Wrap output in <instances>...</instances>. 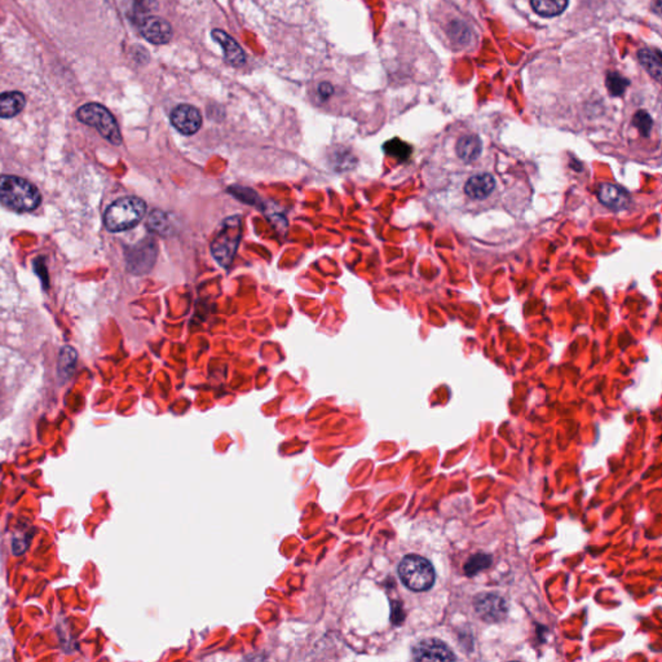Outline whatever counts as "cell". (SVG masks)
Here are the masks:
<instances>
[{"label":"cell","instance_id":"9c48e42d","mask_svg":"<svg viewBox=\"0 0 662 662\" xmlns=\"http://www.w3.org/2000/svg\"><path fill=\"white\" fill-rule=\"evenodd\" d=\"M140 33L153 44H167L172 38V26L169 21L158 16H148L140 21Z\"/></svg>","mask_w":662,"mask_h":662},{"label":"cell","instance_id":"30bf717a","mask_svg":"<svg viewBox=\"0 0 662 662\" xmlns=\"http://www.w3.org/2000/svg\"><path fill=\"white\" fill-rule=\"evenodd\" d=\"M598 199L601 204L613 211L626 210L631 204V197L626 189L611 183H603L598 191Z\"/></svg>","mask_w":662,"mask_h":662},{"label":"cell","instance_id":"44dd1931","mask_svg":"<svg viewBox=\"0 0 662 662\" xmlns=\"http://www.w3.org/2000/svg\"><path fill=\"white\" fill-rule=\"evenodd\" d=\"M633 124L636 127V130L639 131V134L642 136L648 137L651 135L652 127H653V121H652V118L647 111L639 110L633 118Z\"/></svg>","mask_w":662,"mask_h":662},{"label":"cell","instance_id":"7c38bea8","mask_svg":"<svg viewBox=\"0 0 662 662\" xmlns=\"http://www.w3.org/2000/svg\"><path fill=\"white\" fill-rule=\"evenodd\" d=\"M212 38L218 41L224 49V59L226 61L234 68H241L246 62V55L239 43L233 39L232 36L226 34V31L215 29L212 30Z\"/></svg>","mask_w":662,"mask_h":662},{"label":"cell","instance_id":"ba28073f","mask_svg":"<svg viewBox=\"0 0 662 662\" xmlns=\"http://www.w3.org/2000/svg\"><path fill=\"white\" fill-rule=\"evenodd\" d=\"M413 657L416 661H454L457 657L451 648L438 639H424L413 648Z\"/></svg>","mask_w":662,"mask_h":662},{"label":"cell","instance_id":"d6986e66","mask_svg":"<svg viewBox=\"0 0 662 662\" xmlns=\"http://www.w3.org/2000/svg\"><path fill=\"white\" fill-rule=\"evenodd\" d=\"M492 564V556L488 553H476L472 555L468 561L464 564V572L467 576H473L478 572L484 571L486 568L491 567Z\"/></svg>","mask_w":662,"mask_h":662},{"label":"cell","instance_id":"e0dca14e","mask_svg":"<svg viewBox=\"0 0 662 662\" xmlns=\"http://www.w3.org/2000/svg\"><path fill=\"white\" fill-rule=\"evenodd\" d=\"M569 0H531L536 14L542 17H555L563 14L568 7Z\"/></svg>","mask_w":662,"mask_h":662},{"label":"cell","instance_id":"8fae6325","mask_svg":"<svg viewBox=\"0 0 662 662\" xmlns=\"http://www.w3.org/2000/svg\"><path fill=\"white\" fill-rule=\"evenodd\" d=\"M475 608L481 618L488 622H498L506 615V603L498 595L483 594L478 595L475 599Z\"/></svg>","mask_w":662,"mask_h":662},{"label":"cell","instance_id":"6da1fadb","mask_svg":"<svg viewBox=\"0 0 662 662\" xmlns=\"http://www.w3.org/2000/svg\"><path fill=\"white\" fill-rule=\"evenodd\" d=\"M0 202L14 211H33L41 205V196L38 188L26 179L14 175H1Z\"/></svg>","mask_w":662,"mask_h":662},{"label":"cell","instance_id":"ffe728a7","mask_svg":"<svg viewBox=\"0 0 662 662\" xmlns=\"http://www.w3.org/2000/svg\"><path fill=\"white\" fill-rule=\"evenodd\" d=\"M628 82L626 78L617 74V73H609L607 76V89L609 94L612 96L623 95L625 89H628Z\"/></svg>","mask_w":662,"mask_h":662},{"label":"cell","instance_id":"cb8c5ba5","mask_svg":"<svg viewBox=\"0 0 662 662\" xmlns=\"http://www.w3.org/2000/svg\"><path fill=\"white\" fill-rule=\"evenodd\" d=\"M148 226L153 231L156 232L162 233L164 234L166 232V228L169 226V223L166 220V215H164L162 211H153L149 216V220H148Z\"/></svg>","mask_w":662,"mask_h":662},{"label":"cell","instance_id":"5bb4252c","mask_svg":"<svg viewBox=\"0 0 662 662\" xmlns=\"http://www.w3.org/2000/svg\"><path fill=\"white\" fill-rule=\"evenodd\" d=\"M156 253L157 251L154 249L153 242L151 244L143 242L140 246L134 250V253L131 254V259L129 260L130 266H132L131 269L137 274H143V272L149 271V268L153 266L156 256H157Z\"/></svg>","mask_w":662,"mask_h":662},{"label":"cell","instance_id":"9a60e30c","mask_svg":"<svg viewBox=\"0 0 662 662\" xmlns=\"http://www.w3.org/2000/svg\"><path fill=\"white\" fill-rule=\"evenodd\" d=\"M26 99L21 92H4L0 95V118H14L25 108Z\"/></svg>","mask_w":662,"mask_h":662},{"label":"cell","instance_id":"2e32d148","mask_svg":"<svg viewBox=\"0 0 662 662\" xmlns=\"http://www.w3.org/2000/svg\"><path fill=\"white\" fill-rule=\"evenodd\" d=\"M639 61L657 82L661 81V54L658 49L643 48L639 51Z\"/></svg>","mask_w":662,"mask_h":662},{"label":"cell","instance_id":"7a4b0ae2","mask_svg":"<svg viewBox=\"0 0 662 662\" xmlns=\"http://www.w3.org/2000/svg\"><path fill=\"white\" fill-rule=\"evenodd\" d=\"M146 212V205L137 197H124L116 199L106 209L104 223L109 232H124L136 226Z\"/></svg>","mask_w":662,"mask_h":662},{"label":"cell","instance_id":"3957f363","mask_svg":"<svg viewBox=\"0 0 662 662\" xmlns=\"http://www.w3.org/2000/svg\"><path fill=\"white\" fill-rule=\"evenodd\" d=\"M398 576L403 585L416 593L430 590L436 578L433 566L419 555H406L398 564Z\"/></svg>","mask_w":662,"mask_h":662},{"label":"cell","instance_id":"4fadbf2b","mask_svg":"<svg viewBox=\"0 0 662 662\" xmlns=\"http://www.w3.org/2000/svg\"><path fill=\"white\" fill-rule=\"evenodd\" d=\"M456 153L466 164L475 162L483 153V141L476 135H464L456 144Z\"/></svg>","mask_w":662,"mask_h":662},{"label":"cell","instance_id":"277c9868","mask_svg":"<svg viewBox=\"0 0 662 662\" xmlns=\"http://www.w3.org/2000/svg\"><path fill=\"white\" fill-rule=\"evenodd\" d=\"M241 229H242V221L239 216L228 218L220 226L215 239H212V255L220 266H231L236 251L239 249Z\"/></svg>","mask_w":662,"mask_h":662},{"label":"cell","instance_id":"7402d4cb","mask_svg":"<svg viewBox=\"0 0 662 662\" xmlns=\"http://www.w3.org/2000/svg\"><path fill=\"white\" fill-rule=\"evenodd\" d=\"M384 151L392 157H396L398 159H406V158L409 157L411 149H410L408 144L403 143V141L395 139V140H391L388 143L384 144Z\"/></svg>","mask_w":662,"mask_h":662},{"label":"cell","instance_id":"ac0fdd59","mask_svg":"<svg viewBox=\"0 0 662 662\" xmlns=\"http://www.w3.org/2000/svg\"><path fill=\"white\" fill-rule=\"evenodd\" d=\"M76 351L71 347H64L60 352V357H59V374L64 379H68L69 376L73 374V371L76 369Z\"/></svg>","mask_w":662,"mask_h":662},{"label":"cell","instance_id":"52a82bcc","mask_svg":"<svg viewBox=\"0 0 662 662\" xmlns=\"http://www.w3.org/2000/svg\"><path fill=\"white\" fill-rule=\"evenodd\" d=\"M497 188V179L489 172H478L466 180L463 191L470 201H485L492 196Z\"/></svg>","mask_w":662,"mask_h":662},{"label":"cell","instance_id":"603a6c76","mask_svg":"<svg viewBox=\"0 0 662 662\" xmlns=\"http://www.w3.org/2000/svg\"><path fill=\"white\" fill-rule=\"evenodd\" d=\"M157 8V0H135V4H134L135 19L144 20L145 17H148V14L156 11Z\"/></svg>","mask_w":662,"mask_h":662},{"label":"cell","instance_id":"d4e9b609","mask_svg":"<svg viewBox=\"0 0 662 662\" xmlns=\"http://www.w3.org/2000/svg\"><path fill=\"white\" fill-rule=\"evenodd\" d=\"M333 92H334V89L330 83H322L320 86V94L324 99H328L329 96L333 95Z\"/></svg>","mask_w":662,"mask_h":662},{"label":"cell","instance_id":"8992f818","mask_svg":"<svg viewBox=\"0 0 662 662\" xmlns=\"http://www.w3.org/2000/svg\"><path fill=\"white\" fill-rule=\"evenodd\" d=\"M171 124L183 135H194L202 126V116L199 110L188 104L179 105L171 113Z\"/></svg>","mask_w":662,"mask_h":662},{"label":"cell","instance_id":"5b68a950","mask_svg":"<svg viewBox=\"0 0 662 662\" xmlns=\"http://www.w3.org/2000/svg\"><path fill=\"white\" fill-rule=\"evenodd\" d=\"M78 119L84 124L95 127L101 136L105 137L113 145L122 144V135L116 124V118L109 110L100 104H87L78 110Z\"/></svg>","mask_w":662,"mask_h":662}]
</instances>
